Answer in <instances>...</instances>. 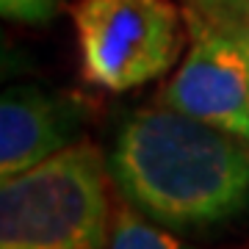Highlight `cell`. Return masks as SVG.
<instances>
[{
  "label": "cell",
  "mask_w": 249,
  "mask_h": 249,
  "mask_svg": "<svg viewBox=\"0 0 249 249\" xmlns=\"http://www.w3.org/2000/svg\"><path fill=\"white\" fill-rule=\"evenodd\" d=\"M106 160L119 199L178 235L219 230L249 211V147L163 103L127 116Z\"/></svg>",
  "instance_id": "1"
},
{
  "label": "cell",
  "mask_w": 249,
  "mask_h": 249,
  "mask_svg": "<svg viewBox=\"0 0 249 249\" xmlns=\"http://www.w3.org/2000/svg\"><path fill=\"white\" fill-rule=\"evenodd\" d=\"M111 186L108 160L86 139L0 180V249H108Z\"/></svg>",
  "instance_id": "2"
},
{
  "label": "cell",
  "mask_w": 249,
  "mask_h": 249,
  "mask_svg": "<svg viewBox=\"0 0 249 249\" xmlns=\"http://www.w3.org/2000/svg\"><path fill=\"white\" fill-rule=\"evenodd\" d=\"M70 14L83 78L111 94L175 70L188 36L172 0H78Z\"/></svg>",
  "instance_id": "3"
},
{
  "label": "cell",
  "mask_w": 249,
  "mask_h": 249,
  "mask_svg": "<svg viewBox=\"0 0 249 249\" xmlns=\"http://www.w3.org/2000/svg\"><path fill=\"white\" fill-rule=\"evenodd\" d=\"M188 53L158 100L216 124L249 147V39L216 28L183 9Z\"/></svg>",
  "instance_id": "4"
},
{
  "label": "cell",
  "mask_w": 249,
  "mask_h": 249,
  "mask_svg": "<svg viewBox=\"0 0 249 249\" xmlns=\"http://www.w3.org/2000/svg\"><path fill=\"white\" fill-rule=\"evenodd\" d=\"M80 106L42 86L17 83L0 100V180L31 169L78 142Z\"/></svg>",
  "instance_id": "5"
},
{
  "label": "cell",
  "mask_w": 249,
  "mask_h": 249,
  "mask_svg": "<svg viewBox=\"0 0 249 249\" xmlns=\"http://www.w3.org/2000/svg\"><path fill=\"white\" fill-rule=\"evenodd\" d=\"M108 249H196L180 238L178 232L166 230L139 213L124 199L114 205V227Z\"/></svg>",
  "instance_id": "6"
},
{
  "label": "cell",
  "mask_w": 249,
  "mask_h": 249,
  "mask_svg": "<svg viewBox=\"0 0 249 249\" xmlns=\"http://www.w3.org/2000/svg\"><path fill=\"white\" fill-rule=\"evenodd\" d=\"M186 9L211 25L249 39V0H186Z\"/></svg>",
  "instance_id": "7"
},
{
  "label": "cell",
  "mask_w": 249,
  "mask_h": 249,
  "mask_svg": "<svg viewBox=\"0 0 249 249\" xmlns=\"http://www.w3.org/2000/svg\"><path fill=\"white\" fill-rule=\"evenodd\" d=\"M61 11V0H0V14L22 25H47Z\"/></svg>",
  "instance_id": "8"
}]
</instances>
